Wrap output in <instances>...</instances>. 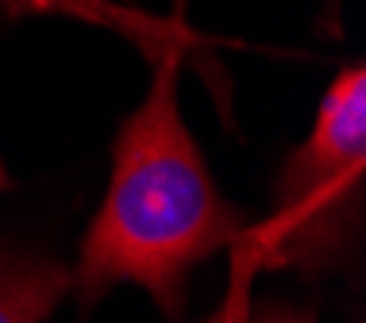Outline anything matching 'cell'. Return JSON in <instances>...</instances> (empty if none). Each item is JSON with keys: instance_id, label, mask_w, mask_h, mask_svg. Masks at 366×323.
Instances as JSON below:
<instances>
[{"instance_id": "7a4b0ae2", "label": "cell", "mask_w": 366, "mask_h": 323, "mask_svg": "<svg viewBox=\"0 0 366 323\" xmlns=\"http://www.w3.org/2000/svg\"><path fill=\"white\" fill-rule=\"evenodd\" d=\"M366 170V70L351 66L320 101L312 135L285 162L278 208L251 231L254 262H309L340 242Z\"/></svg>"}, {"instance_id": "6da1fadb", "label": "cell", "mask_w": 366, "mask_h": 323, "mask_svg": "<svg viewBox=\"0 0 366 323\" xmlns=\"http://www.w3.org/2000/svg\"><path fill=\"white\" fill-rule=\"evenodd\" d=\"M235 239L239 215L216 193L177 112V58L162 54L147 101L120 127L112 185L81 242L74 281L85 297L135 281L174 312L189 270Z\"/></svg>"}, {"instance_id": "277c9868", "label": "cell", "mask_w": 366, "mask_h": 323, "mask_svg": "<svg viewBox=\"0 0 366 323\" xmlns=\"http://www.w3.org/2000/svg\"><path fill=\"white\" fill-rule=\"evenodd\" d=\"M262 323H312V319L297 316V312H270V316H262Z\"/></svg>"}, {"instance_id": "3957f363", "label": "cell", "mask_w": 366, "mask_h": 323, "mask_svg": "<svg viewBox=\"0 0 366 323\" xmlns=\"http://www.w3.org/2000/svg\"><path fill=\"white\" fill-rule=\"evenodd\" d=\"M70 285L74 273L66 266L0 247V323H43Z\"/></svg>"}, {"instance_id": "5b68a950", "label": "cell", "mask_w": 366, "mask_h": 323, "mask_svg": "<svg viewBox=\"0 0 366 323\" xmlns=\"http://www.w3.org/2000/svg\"><path fill=\"white\" fill-rule=\"evenodd\" d=\"M4 185H8V173H4V165H0V189H4Z\"/></svg>"}]
</instances>
